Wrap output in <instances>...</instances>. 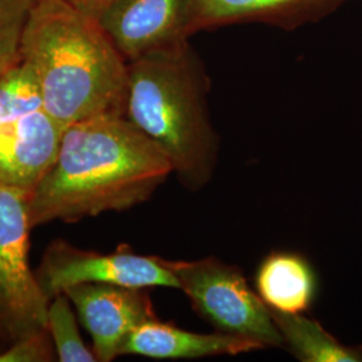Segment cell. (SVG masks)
Listing matches in <instances>:
<instances>
[{"mask_svg":"<svg viewBox=\"0 0 362 362\" xmlns=\"http://www.w3.org/2000/svg\"><path fill=\"white\" fill-rule=\"evenodd\" d=\"M170 173L167 156L125 116L71 124L55 163L27 199L30 226L129 209L146 202Z\"/></svg>","mask_w":362,"mask_h":362,"instance_id":"6da1fadb","label":"cell"},{"mask_svg":"<svg viewBox=\"0 0 362 362\" xmlns=\"http://www.w3.org/2000/svg\"><path fill=\"white\" fill-rule=\"evenodd\" d=\"M19 54L37 76L45 110L64 128L93 117L125 116L128 62L97 18L62 0H38Z\"/></svg>","mask_w":362,"mask_h":362,"instance_id":"7a4b0ae2","label":"cell"},{"mask_svg":"<svg viewBox=\"0 0 362 362\" xmlns=\"http://www.w3.org/2000/svg\"><path fill=\"white\" fill-rule=\"evenodd\" d=\"M207 91V76L188 40L128 62L125 117L164 152L191 191L206 187L218 164Z\"/></svg>","mask_w":362,"mask_h":362,"instance_id":"3957f363","label":"cell"},{"mask_svg":"<svg viewBox=\"0 0 362 362\" xmlns=\"http://www.w3.org/2000/svg\"><path fill=\"white\" fill-rule=\"evenodd\" d=\"M167 263L194 310L218 332L252 339L263 348L284 346L270 309L236 266L216 258Z\"/></svg>","mask_w":362,"mask_h":362,"instance_id":"277c9868","label":"cell"},{"mask_svg":"<svg viewBox=\"0 0 362 362\" xmlns=\"http://www.w3.org/2000/svg\"><path fill=\"white\" fill-rule=\"evenodd\" d=\"M27 199L0 187V327L13 339L47 330L50 299L28 266Z\"/></svg>","mask_w":362,"mask_h":362,"instance_id":"5b68a950","label":"cell"},{"mask_svg":"<svg viewBox=\"0 0 362 362\" xmlns=\"http://www.w3.org/2000/svg\"><path fill=\"white\" fill-rule=\"evenodd\" d=\"M35 276L49 299L81 284L179 288L167 259L139 255L128 248H118L112 254L82 251L65 240L50 245Z\"/></svg>","mask_w":362,"mask_h":362,"instance_id":"8992f818","label":"cell"},{"mask_svg":"<svg viewBox=\"0 0 362 362\" xmlns=\"http://www.w3.org/2000/svg\"><path fill=\"white\" fill-rule=\"evenodd\" d=\"M97 19L130 62L188 40L191 0H116Z\"/></svg>","mask_w":362,"mask_h":362,"instance_id":"52a82bcc","label":"cell"},{"mask_svg":"<svg viewBox=\"0 0 362 362\" xmlns=\"http://www.w3.org/2000/svg\"><path fill=\"white\" fill-rule=\"evenodd\" d=\"M64 293L90 334L97 361H113L125 338L137 326L156 318L151 297L144 288L81 284Z\"/></svg>","mask_w":362,"mask_h":362,"instance_id":"ba28073f","label":"cell"},{"mask_svg":"<svg viewBox=\"0 0 362 362\" xmlns=\"http://www.w3.org/2000/svg\"><path fill=\"white\" fill-rule=\"evenodd\" d=\"M64 130L45 109L0 125V187L33 194L57 160Z\"/></svg>","mask_w":362,"mask_h":362,"instance_id":"9c48e42d","label":"cell"},{"mask_svg":"<svg viewBox=\"0 0 362 362\" xmlns=\"http://www.w3.org/2000/svg\"><path fill=\"white\" fill-rule=\"evenodd\" d=\"M263 349L258 342L226 333H194L157 318L137 326L121 345L119 356L136 354L155 360H194L238 356Z\"/></svg>","mask_w":362,"mask_h":362,"instance_id":"30bf717a","label":"cell"},{"mask_svg":"<svg viewBox=\"0 0 362 362\" xmlns=\"http://www.w3.org/2000/svg\"><path fill=\"white\" fill-rule=\"evenodd\" d=\"M342 0H191V35L206 28L266 22L294 27L330 11Z\"/></svg>","mask_w":362,"mask_h":362,"instance_id":"8fae6325","label":"cell"},{"mask_svg":"<svg viewBox=\"0 0 362 362\" xmlns=\"http://www.w3.org/2000/svg\"><path fill=\"white\" fill-rule=\"evenodd\" d=\"M255 288L269 309L287 314L309 311L318 290L310 262L291 251H274L255 274Z\"/></svg>","mask_w":362,"mask_h":362,"instance_id":"7c38bea8","label":"cell"},{"mask_svg":"<svg viewBox=\"0 0 362 362\" xmlns=\"http://www.w3.org/2000/svg\"><path fill=\"white\" fill-rule=\"evenodd\" d=\"M272 320L284 338V346L302 362H362V346H348L305 313L272 310Z\"/></svg>","mask_w":362,"mask_h":362,"instance_id":"4fadbf2b","label":"cell"},{"mask_svg":"<svg viewBox=\"0 0 362 362\" xmlns=\"http://www.w3.org/2000/svg\"><path fill=\"white\" fill-rule=\"evenodd\" d=\"M45 109L38 79L21 58L0 81V125Z\"/></svg>","mask_w":362,"mask_h":362,"instance_id":"5bb4252c","label":"cell"},{"mask_svg":"<svg viewBox=\"0 0 362 362\" xmlns=\"http://www.w3.org/2000/svg\"><path fill=\"white\" fill-rule=\"evenodd\" d=\"M70 299L61 293L49 300L47 330L52 333L59 361L94 362V351L88 349L78 332Z\"/></svg>","mask_w":362,"mask_h":362,"instance_id":"9a60e30c","label":"cell"},{"mask_svg":"<svg viewBox=\"0 0 362 362\" xmlns=\"http://www.w3.org/2000/svg\"><path fill=\"white\" fill-rule=\"evenodd\" d=\"M38 0H0V59H19L27 19Z\"/></svg>","mask_w":362,"mask_h":362,"instance_id":"2e32d148","label":"cell"},{"mask_svg":"<svg viewBox=\"0 0 362 362\" xmlns=\"http://www.w3.org/2000/svg\"><path fill=\"white\" fill-rule=\"evenodd\" d=\"M45 332L46 330H38L18 338L13 348L0 354V362L52 361V350Z\"/></svg>","mask_w":362,"mask_h":362,"instance_id":"e0dca14e","label":"cell"},{"mask_svg":"<svg viewBox=\"0 0 362 362\" xmlns=\"http://www.w3.org/2000/svg\"><path fill=\"white\" fill-rule=\"evenodd\" d=\"M82 13L98 18L116 0H62Z\"/></svg>","mask_w":362,"mask_h":362,"instance_id":"ac0fdd59","label":"cell"},{"mask_svg":"<svg viewBox=\"0 0 362 362\" xmlns=\"http://www.w3.org/2000/svg\"><path fill=\"white\" fill-rule=\"evenodd\" d=\"M19 59H21V58H19ZM16 61H18V59H13V61H10V59H0V81H1V78L4 76V73L7 71V69L13 65V62H16Z\"/></svg>","mask_w":362,"mask_h":362,"instance_id":"d6986e66","label":"cell"}]
</instances>
